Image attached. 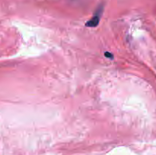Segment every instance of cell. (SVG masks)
<instances>
[{
    "label": "cell",
    "mask_w": 156,
    "mask_h": 155,
    "mask_svg": "<svg viewBox=\"0 0 156 155\" xmlns=\"http://www.w3.org/2000/svg\"><path fill=\"white\" fill-rule=\"evenodd\" d=\"M101 15V9H98V10L97 11V12L95 13V15L93 16V18L87 22L86 26L91 27H96V26L98 24L99 21H100Z\"/></svg>",
    "instance_id": "obj_1"
}]
</instances>
